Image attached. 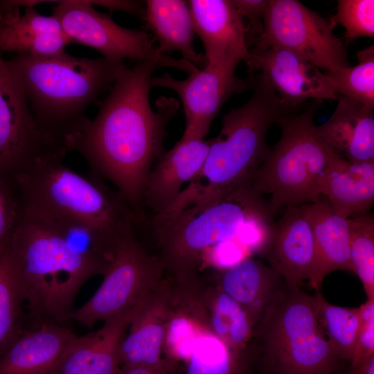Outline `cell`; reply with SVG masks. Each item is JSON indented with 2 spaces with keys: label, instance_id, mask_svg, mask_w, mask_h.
Returning a JSON list of instances; mask_svg holds the SVG:
<instances>
[{
  "label": "cell",
  "instance_id": "obj_4",
  "mask_svg": "<svg viewBox=\"0 0 374 374\" xmlns=\"http://www.w3.org/2000/svg\"><path fill=\"white\" fill-rule=\"evenodd\" d=\"M20 290L34 323L64 321L80 287L105 271L71 247L42 214L21 208L9 238Z\"/></svg>",
  "mask_w": 374,
  "mask_h": 374
},
{
  "label": "cell",
  "instance_id": "obj_1",
  "mask_svg": "<svg viewBox=\"0 0 374 374\" xmlns=\"http://www.w3.org/2000/svg\"><path fill=\"white\" fill-rule=\"evenodd\" d=\"M158 67L137 62L117 79L94 119L73 138L91 173L110 181L130 206L135 222L144 217L143 199L152 165L163 152L166 127L179 108L173 98L161 96L154 111L150 102L152 74Z\"/></svg>",
  "mask_w": 374,
  "mask_h": 374
},
{
  "label": "cell",
  "instance_id": "obj_2",
  "mask_svg": "<svg viewBox=\"0 0 374 374\" xmlns=\"http://www.w3.org/2000/svg\"><path fill=\"white\" fill-rule=\"evenodd\" d=\"M39 129L69 152L89 118L87 108L109 91L127 66L122 61L17 55L7 60Z\"/></svg>",
  "mask_w": 374,
  "mask_h": 374
},
{
  "label": "cell",
  "instance_id": "obj_39",
  "mask_svg": "<svg viewBox=\"0 0 374 374\" xmlns=\"http://www.w3.org/2000/svg\"><path fill=\"white\" fill-rule=\"evenodd\" d=\"M116 374H173L167 365L121 366Z\"/></svg>",
  "mask_w": 374,
  "mask_h": 374
},
{
  "label": "cell",
  "instance_id": "obj_15",
  "mask_svg": "<svg viewBox=\"0 0 374 374\" xmlns=\"http://www.w3.org/2000/svg\"><path fill=\"white\" fill-rule=\"evenodd\" d=\"M195 33L204 45L205 66L235 73L249 57L245 28L232 0L188 1Z\"/></svg>",
  "mask_w": 374,
  "mask_h": 374
},
{
  "label": "cell",
  "instance_id": "obj_20",
  "mask_svg": "<svg viewBox=\"0 0 374 374\" xmlns=\"http://www.w3.org/2000/svg\"><path fill=\"white\" fill-rule=\"evenodd\" d=\"M139 306L107 319L97 331L77 336L51 371L57 374H116L121 367L120 344Z\"/></svg>",
  "mask_w": 374,
  "mask_h": 374
},
{
  "label": "cell",
  "instance_id": "obj_11",
  "mask_svg": "<svg viewBox=\"0 0 374 374\" xmlns=\"http://www.w3.org/2000/svg\"><path fill=\"white\" fill-rule=\"evenodd\" d=\"M336 25L296 0H268L264 31L251 48L290 51L326 71L349 66L346 49L334 33Z\"/></svg>",
  "mask_w": 374,
  "mask_h": 374
},
{
  "label": "cell",
  "instance_id": "obj_32",
  "mask_svg": "<svg viewBox=\"0 0 374 374\" xmlns=\"http://www.w3.org/2000/svg\"><path fill=\"white\" fill-rule=\"evenodd\" d=\"M350 259L367 299H374V217L367 213L349 218Z\"/></svg>",
  "mask_w": 374,
  "mask_h": 374
},
{
  "label": "cell",
  "instance_id": "obj_23",
  "mask_svg": "<svg viewBox=\"0 0 374 374\" xmlns=\"http://www.w3.org/2000/svg\"><path fill=\"white\" fill-rule=\"evenodd\" d=\"M317 130L335 153L351 161H374V108L344 96Z\"/></svg>",
  "mask_w": 374,
  "mask_h": 374
},
{
  "label": "cell",
  "instance_id": "obj_7",
  "mask_svg": "<svg viewBox=\"0 0 374 374\" xmlns=\"http://www.w3.org/2000/svg\"><path fill=\"white\" fill-rule=\"evenodd\" d=\"M319 100L287 110L278 120L280 137L256 172L252 188L269 195L274 215L283 207L318 201L323 181L339 156L319 136L314 116Z\"/></svg>",
  "mask_w": 374,
  "mask_h": 374
},
{
  "label": "cell",
  "instance_id": "obj_17",
  "mask_svg": "<svg viewBox=\"0 0 374 374\" xmlns=\"http://www.w3.org/2000/svg\"><path fill=\"white\" fill-rule=\"evenodd\" d=\"M260 255L287 283L299 286L305 280H310L315 245L302 205L286 208L273 222L269 240Z\"/></svg>",
  "mask_w": 374,
  "mask_h": 374
},
{
  "label": "cell",
  "instance_id": "obj_13",
  "mask_svg": "<svg viewBox=\"0 0 374 374\" xmlns=\"http://www.w3.org/2000/svg\"><path fill=\"white\" fill-rule=\"evenodd\" d=\"M151 85L170 89L180 98L186 118L181 139L203 140L226 101L233 93L251 89V82L235 73L205 66L196 68L185 80L175 79L168 73L152 77Z\"/></svg>",
  "mask_w": 374,
  "mask_h": 374
},
{
  "label": "cell",
  "instance_id": "obj_18",
  "mask_svg": "<svg viewBox=\"0 0 374 374\" xmlns=\"http://www.w3.org/2000/svg\"><path fill=\"white\" fill-rule=\"evenodd\" d=\"M35 8L0 1V53L51 56L65 53L73 43L55 17L42 15Z\"/></svg>",
  "mask_w": 374,
  "mask_h": 374
},
{
  "label": "cell",
  "instance_id": "obj_33",
  "mask_svg": "<svg viewBox=\"0 0 374 374\" xmlns=\"http://www.w3.org/2000/svg\"><path fill=\"white\" fill-rule=\"evenodd\" d=\"M330 19L345 29L347 43L362 37L374 36V1L339 0L337 11Z\"/></svg>",
  "mask_w": 374,
  "mask_h": 374
},
{
  "label": "cell",
  "instance_id": "obj_31",
  "mask_svg": "<svg viewBox=\"0 0 374 374\" xmlns=\"http://www.w3.org/2000/svg\"><path fill=\"white\" fill-rule=\"evenodd\" d=\"M358 64L326 73L332 80L338 98L344 96L374 108V46L357 52Z\"/></svg>",
  "mask_w": 374,
  "mask_h": 374
},
{
  "label": "cell",
  "instance_id": "obj_37",
  "mask_svg": "<svg viewBox=\"0 0 374 374\" xmlns=\"http://www.w3.org/2000/svg\"><path fill=\"white\" fill-rule=\"evenodd\" d=\"M273 215L263 214L247 220L240 228L236 239L251 253L260 254L267 245L272 229Z\"/></svg>",
  "mask_w": 374,
  "mask_h": 374
},
{
  "label": "cell",
  "instance_id": "obj_14",
  "mask_svg": "<svg viewBox=\"0 0 374 374\" xmlns=\"http://www.w3.org/2000/svg\"><path fill=\"white\" fill-rule=\"evenodd\" d=\"M249 73L259 75L286 106L338 99L330 78L296 53L278 47L249 48Z\"/></svg>",
  "mask_w": 374,
  "mask_h": 374
},
{
  "label": "cell",
  "instance_id": "obj_9",
  "mask_svg": "<svg viewBox=\"0 0 374 374\" xmlns=\"http://www.w3.org/2000/svg\"><path fill=\"white\" fill-rule=\"evenodd\" d=\"M47 1L57 3L51 16L59 21L72 42L96 49L103 57L151 62L158 68L171 67L188 74L197 68L182 58L176 59L160 51L148 31L124 28L109 15L97 11L93 7L96 1Z\"/></svg>",
  "mask_w": 374,
  "mask_h": 374
},
{
  "label": "cell",
  "instance_id": "obj_36",
  "mask_svg": "<svg viewBox=\"0 0 374 374\" xmlns=\"http://www.w3.org/2000/svg\"><path fill=\"white\" fill-rule=\"evenodd\" d=\"M242 19L248 47L255 46L262 36L268 0H232ZM252 48V47H251Z\"/></svg>",
  "mask_w": 374,
  "mask_h": 374
},
{
  "label": "cell",
  "instance_id": "obj_24",
  "mask_svg": "<svg viewBox=\"0 0 374 374\" xmlns=\"http://www.w3.org/2000/svg\"><path fill=\"white\" fill-rule=\"evenodd\" d=\"M321 196L344 218L366 214L374 202V161H351L339 156L323 181Z\"/></svg>",
  "mask_w": 374,
  "mask_h": 374
},
{
  "label": "cell",
  "instance_id": "obj_8",
  "mask_svg": "<svg viewBox=\"0 0 374 374\" xmlns=\"http://www.w3.org/2000/svg\"><path fill=\"white\" fill-rule=\"evenodd\" d=\"M64 157L39 158L14 176L11 183L21 207L73 217L119 238L134 229V213L124 197L94 175L68 168Z\"/></svg>",
  "mask_w": 374,
  "mask_h": 374
},
{
  "label": "cell",
  "instance_id": "obj_19",
  "mask_svg": "<svg viewBox=\"0 0 374 374\" xmlns=\"http://www.w3.org/2000/svg\"><path fill=\"white\" fill-rule=\"evenodd\" d=\"M210 146L211 139H181L170 150L163 152L147 177L143 211L148 208L152 213L150 217L166 213L179 197L183 184L202 169Z\"/></svg>",
  "mask_w": 374,
  "mask_h": 374
},
{
  "label": "cell",
  "instance_id": "obj_30",
  "mask_svg": "<svg viewBox=\"0 0 374 374\" xmlns=\"http://www.w3.org/2000/svg\"><path fill=\"white\" fill-rule=\"evenodd\" d=\"M311 300L328 344L341 361L350 364L360 323L359 308L332 305L320 292Z\"/></svg>",
  "mask_w": 374,
  "mask_h": 374
},
{
  "label": "cell",
  "instance_id": "obj_42",
  "mask_svg": "<svg viewBox=\"0 0 374 374\" xmlns=\"http://www.w3.org/2000/svg\"><path fill=\"white\" fill-rule=\"evenodd\" d=\"M48 374H57V373H53V372L51 371V372H50V373H48Z\"/></svg>",
  "mask_w": 374,
  "mask_h": 374
},
{
  "label": "cell",
  "instance_id": "obj_35",
  "mask_svg": "<svg viewBox=\"0 0 374 374\" xmlns=\"http://www.w3.org/2000/svg\"><path fill=\"white\" fill-rule=\"evenodd\" d=\"M251 256L249 251L236 238L226 240L215 244L205 251L202 267L205 265L223 270Z\"/></svg>",
  "mask_w": 374,
  "mask_h": 374
},
{
  "label": "cell",
  "instance_id": "obj_12",
  "mask_svg": "<svg viewBox=\"0 0 374 374\" xmlns=\"http://www.w3.org/2000/svg\"><path fill=\"white\" fill-rule=\"evenodd\" d=\"M67 152L39 129L0 53V178L11 181L39 158Z\"/></svg>",
  "mask_w": 374,
  "mask_h": 374
},
{
  "label": "cell",
  "instance_id": "obj_40",
  "mask_svg": "<svg viewBox=\"0 0 374 374\" xmlns=\"http://www.w3.org/2000/svg\"><path fill=\"white\" fill-rule=\"evenodd\" d=\"M368 362L364 363L362 364L358 368H356L355 369H350L345 371V370H341L339 371H337L332 374H364Z\"/></svg>",
  "mask_w": 374,
  "mask_h": 374
},
{
  "label": "cell",
  "instance_id": "obj_16",
  "mask_svg": "<svg viewBox=\"0 0 374 374\" xmlns=\"http://www.w3.org/2000/svg\"><path fill=\"white\" fill-rule=\"evenodd\" d=\"M172 310V295L166 277L141 304L119 346L120 366L168 365L164 342Z\"/></svg>",
  "mask_w": 374,
  "mask_h": 374
},
{
  "label": "cell",
  "instance_id": "obj_22",
  "mask_svg": "<svg viewBox=\"0 0 374 374\" xmlns=\"http://www.w3.org/2000/svg\"><path fill=\"white\" fill-rule=\"evenodd\" d=\"M77 336L55 321L22 331L0 359V374H48Z\"/></svg>",
  "mask_w": 374,
  "mask_h": 374
},
{
  "label": "cell",
  "instance_id": "obj_21",
  "mask_svg": "<svg viewBox=\"0 0 374 374\" xmlns=\"http://www.w3.org/2000/svg\"><path fill=\"white\" fill-rule=\"evenodd\" d=\"M315 245V259L310 285L320 292L324 278L336 270L353 272L350 259L349 219L336 214L326 199L302 205Z\"/></svg>",
  "mask_w": 374,
  "mask_h": 374
},
{
  "label": "cell",
  "instance_id": "obj_38",
  "mask_svg": "<svg viewBox=\"0 0 374 374\" xmlns=\"http://www.w3.org/2000/svg\"><path fill=\"white\" fill-rule=\"evenodd\" d=\"M20 215L19 200L11 181L0 178V244L10 236Z\"/></svg>",
  "mask_w": 374,
  "mask_h": 374
},
{
  "label": "cell",
  "instance_id": "obj_41",
  "mask_svg": "<svg viewBox=\"0 0 374 374\" xmlns=\"http://www.w3.org/2000/svg\"><path fill=\"white\" fill-rule=\"evenodd\" d=\"M364 374H374V355L370 358Z\"/></svg>",
  "mask_w": 374,
  "mask_h": 374
},
{
  "label": "cell",
  "instance_id": "obj_10",
  "mask_svg": "<svg viewBox=\"0 0 374 374\" xmlns=\"http://www.w3.org/2000/svg\"><path fill=\"white\" fill-rule=\"evenodd\" d=\"M164 269L138 240L135 229L125 235L115 258L104 274V280L80 308L64 321L73 319L87 327L138 308L162 283Z\"/></svg>",
  "mask_w": 374,
  "mask_h": 374
},
{
  "label": "cell",
  "instance_id": "obj_26",
  "mask_svg": "<svg viewBox=\"0 0 374 374\" xmlns=\"http://www.w3.org/2000/svg\"><path fill=\"white\" fill-rule=\"evenodd\" d=\"M282 280L269 266L250 257L228 269L218 270L215 283L246 310L256 326Z\"/></svg>",
  "mask_w": 374,
  "mask_h": 374
},
{
  "label": "cell",
  "instance_id": "obj_27",
  "mask_svg": "<svg viewBox=\"0 0 374 374\" xmlns=\"http://www.w3.org/2000/svg\"><path fill=\"white\" fill-rule=\"evenodd\" d=\"M204 299L211 331L237 356L255 366L250 348L255 323L246 310L215 283L205 287Z\"/></svg>",
  "mask_w": 374,
  "mask_h": 374
},
{
  "label": "cell",
  "instance_id": "obj_34",
  "mask_svg": "<svg viewBox=\"0 0 374 374\" xmlns=\"http://www.w3.org/2000/svg\"><path fill=\"white\" fill-rule=\"evenodd\" d=\"M358 308L360 323L350 369L358 368L374 355V299H367Z\"/></svg>",
  "mask_w": 374,
  "mask_h": 374
},
{
  "label": "cell",
  "instance_id": "obj_29",
  "mask_svg": "<svg viewBox=\"0 0 374 374\" xmlns=\"http://www.w3.org/2000/svg\"><path fill=\"white\" fill-rule=\"evenodd\" d=\"M9 238L0 244V359L24 330V301L10 256Z\"/></svg>",
  "mask_w": 374,
  "mask_h": 374
},
{
  "label": "cell",
  "instance_id": "obj_6",
  "mask_svg": "<svg viewBox=\"0 0 374 374\" xmlns=\"http://www.w3.org/2000/svg\"><path fill=\"white\" fill-rule=\"evenodd\" d=\"M263 214L273 215L264 196L250 186L208 205L150 217L165 275L180 281L197 277L209 247L236 238L247 220Z\"/></svg>",
  "mask_w": 374,
  "mask_h": 374
},
{
  "label": "cell",
  "instance_id": "obj_25",
  "mask_svg": "<svg viewBox=\"0 0 374 374\" xmlns=\"http://www.w3.org/2000/svg\"><path fill=\"white\" fill-rule=\"evenodd\" d=\"M142 19L160 51L168 55L179 51L182 59L196 66L204 60L194 47L195 33L188 1L147 0Z\"/></svg>",
  "mask_w": 374,
  "mask_h": 374
},
{
  "label": "cell",
  "instance_id": "obj_28",
  "mask_svg": "<svg viewBox=\"0 0 374 374\" xmlns=\"http://www.w3.org/2000/svg\"><path fill=\"white\" fill-rule=\"evenodd\" d=\"M184 363L182 374H255L251 362L237 356L211 330L196 339Z\"/></svg>",
  "mask_w": 374,
  "mask_h": 374
},
{
  "label": "cell",
  "instance_id": "obj_5",
  "mask_svg": "<svg viewBox=\"0 0 374 374\" xmlns=\"http://www.w3.org/2000/svg\"><path fill=\"white\" fill-rule=\"evenodd\" d=\"M251 344L256 374H332L341 361L319 324L311 295L282 280L257 321Z\"/></svg>",
  "mask_w": 374,
  "mask_h": 374
},
{
  "label": "cell",
  "instance_id": "obj_3",
  "mask_svg": "<svg viewBox=\"0 0 374 374\" xmlns=\"http://www.w3.org/2000/svg\"><path fill=\"white\" fill-rule=\"evenodd\" d=\"M249 78L251 98L224 115L220 132L211 139L202 169L165 213L208 205L251 186L271 150L267 141L269 128L291 107L283 103L259 75L251 73Z\"/></svg>",
  "mask_w": 374,
  "mask_h": 374
}]
</instances>
